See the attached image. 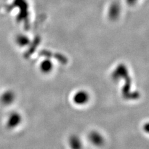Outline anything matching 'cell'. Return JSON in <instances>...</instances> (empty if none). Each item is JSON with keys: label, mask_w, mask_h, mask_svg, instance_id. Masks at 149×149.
Returning <instances> with one entry per match:
<instances>
[{"label": "cell", "mask_w": 149, "mask_h": 149, "mask_svg": "<svg viewBox=\"0 0 149 149\" xmlns=\"http://www.w3.org/2000/svg\"><path fill=\"white\" fill-rule=\"evenodd\" d=\"M15 100V95L12 91H7L4 92L1 97V102L4 105H9Z\"/></svg>", "instance_id": "8992f818"}, {"label": "cell", "mask_w": 149, "mask_h": 149, "mask_svg": "<svg viewBox=\"0 0 149 149\" xmlns=\"http://www.w3.org/2000/svg\"><path fill=\"white\" fill-rule=\"evenodd\" d=\"M68 145L71 149H83V142L78 135L73 134L68 139Z\"/></svg>", "instance_id": "5b68a950"}, {"label": "cell", "mask_w": 149, "mask_h": 149, "mask_svg": "<svg viewBox=\"0 0 149 149\" xmlns=\"http://www.w3.org/2000/svg\"><path fill=\"white\" fill-rule=\"evenodd\" d=\"M90 100V95L87 91L80 90L76 91L73 96V103L78 106H84L88 103Z\"/></svg>", "instance_id": "6da1fadb"}, {"label": "cell", "mask_w": 149, "mask_h": 149, "mask_svg": "<svg viewBox=\"0 0 149 149\" xmlns=\"http://www.w3.org/2000/svg\"><path fill=\"white\" fill-rule=\"evenodd\" d=\"M40 71L44 74H49L54 69V65L50 59H44L39 65Z\"/></svg>", "instance_id": "277c9868"}, {"label": "cell", "mask_w": 149, "mask_h": 149, "mask_svg": "<svg viewBox=\"0 0 149 149\" xmlns=\"http://www.w3.org/2000/svg\"><path fill=\"white\" fill-rule=\"evenodd\" d=\"M88 139L92 145L95 147H101L104 143V138L102 135L97 131L94 130L90 133Z\"/></svg>", "instance_id": "3957f363"}, {"label": "cell", "mask_w": 149, "mask_h": 149, "mask_svg": "<svg viewBox=\"0 0 149 149\" xmlns=\"http://www.w3.org/2000/svg\"><path fill=\"white\" fill-rule=\"evenodd\" d=\"M22 120V116L19 113L13 112L8 116L6 123L7 127L9 129H15L21 124Z\"/></svg>", "instance_id": "7a4b0ae2"}]
</instances>
